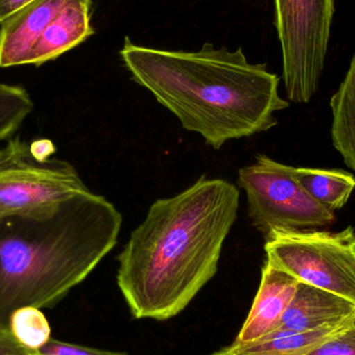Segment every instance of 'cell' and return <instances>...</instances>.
<instances>
[{"label": "cell", "instance_id": "6da1fadb", "mask_svg": "<svg viewBox=\"0 0 355 355\" xmlns=\"http://www.w3.org/2000/svg\"><path fill=\"white\" fill-rule=\"evenodd\" d=\"M239 200L235 184L204 175L151 205L118 257L116 282L133 317L173 318L214 277Z\"/></svg>", "mask_w": 355, "mask_h": 355}, {"label": "cell", "instance_id": "5bb4252c", "mask_svg": "<svg viewBox=\"0 0 355 355\" xmlns=\"http://www.w3.org/2000/svg\"><path fill=\"white\" fill-rule=\"evenodd\" d=\"M292 174L302 187L329 210L341 209L355 188V177L341 170L292 168Z\"/></svg>", "mask_w": 355, "mask_h": 355}, {"label": "cell", "instance_id": "8992f818", "mask_svg": "<svg viewBox=\"0 0 355 355\" xmlns=\"http://www.w3.org/2000/svg\"><path fill=\"white\" fill-rule=\"evenodd\" d=\"M335 0H275L283 79L290 101L309 103L324 69Z\"/></svg>", "mask_w": 355, "mask_h": 355}, {"label": "cell", "instance_id": "4fadbf2b", "mask_svg": "<svg viewBox=\"0 0 355 355\" xmlns=\"http://www.w3.org/2000/svg\"><path fill=\"white\" fill-rule=\"evenodd\" d=\"M331 139L346 166L355 171V53L339 89L331 99Z\"/></svg>", "mask_w": 355, "mask_h": 355}, {"label": "cell", "instance_id": "ffe728a7", "mask_svg": "<svg viewBox=\"0 0 355 355\" xmlns=\"http://www.w3.org/2000/svg\"><path fill=\"white\" fill-rule=\"evenodd\" d=\"M35 0H0V24Z\"/></svg>", "mask_w": 355, "mask_h": 355}, {"label": "cell", "instance_id": "5b68a950", "mask_svg": "<svg viewBox=\"0 0 355 355\" xmlns=\"http://www.w3.org/2000/svg\"><path fill=\"white\" fill-rule=\"evenodd\" d=\"M265 238L267 262L300 283L314 286L355 304L354 227L327 231H271Z\"/></svg>", "mask_w": 355, "mask_h": 355}, {"label": "cell", "instance_id": "d6986e66", "mask_svg": "<svg viewBox=\"0 0 355 355\" xmlns=\"http://www.w3.org/2000/svg\"><path fill=\"white\" fill-rule=\"evenodd\" d=\"M0 355H33L17 342L10 329L0 331Z\"/></svg>", "mask_w": 355, "mask_h": 355}, {"label": "cell", "instance_id": "7c38bea8", "mask_svg": "<svg viewBox=\"0 0 355 355\" xmlns=\"http://www.w3.org/2000/svg\"><path fill=\"white\" fill-rule=\"evenodd\" d=\"M354 320V319H352ZM310 333L275 331L258 341L232 345L211 355H304L346 329L350 323Z\"/></svg>", "mask_w": 355, "mask_h": 355}, {"label": "cell", "instance_id": "52a82bcc", "mask_svg": "<svg viewBox=\"0 0 355 355\" xmlns=\"http://www.w3.org/2000/svg\"><path fill=\"white\" fill-rule=\"evenodd\" d=\"M238 185L248 198V217L266 237L271 231H309L329 227L335 213L315 200L292 174V166L265 154L238 172Z\"/></svg>", "mask_w": 355, "mask_h": 355}, {"label": "cell", "instance_id": "ac0fdd59", "mask_svg": "<svg viewBox=\"0 0 355 355\" xmlns=\"http://www.w3.org/2000/svg\"><path fill=\"white\" fill-rule=\"evenodd\" d=\"M33 355H128L123 352H108V350L96 349L85 347L77 344L67 343L58 340L50 339L43 347Z\"/></svg>", "mask_w": 355, "mask_h": 355}, {"label": "cell", "instance_id": "9c48e42d", "mask_svg": "<svg viewBox=\"0 0 355 355\" xmlns=\"http://www.w3.org/2000/svg\"><path fill=\"white\" fill-rule=\"evenodd\" d=\"M71 0H35L6 19L0 28V67L22 66L44 31Z\"/></svg>", "mask_w": 355, "mask_h": 355}, {"label": "cell", "instance_id": "e0dca14e", "mask_svg": "<svg viewBox=\"0 0 355 355\" xmlns=\"http://www.w3.org/2000/svg\"><path fill=\"white\" fill-rule=\"evenodd\" d=\"M304 355H355V318L341 333Z\"/></svg>", "mask_w": 355, "mask_h": 355}, {"label": "cell", "instance_id": "3957f363", "mask_svg": "<svg viewBox=\"0 0 355 355\" xmlns=\"http://www.w3.org/2000/svg\"><path fill=\"white\" fill-rule=\"evenodd\" d=\"M122 223L91 190L44 214L0 218V331L19 309L64 300L116 248Z\"/></svg>", "mask_w": 355, "mask_h": 355}, {"label": "cell", "instance_id": "30bf717a", "mask_svg": "<svg viewBox=\"0 0 355 355\" xmlns=\"http://www.w3.org/2000/svg\"><path fill=\"white\" fill-rule=\"evenodd\" d=\"M354 318V302L300 282L295 295L277 331L310 333L344 324Z\"/></svg>", "mask_w": 355, "mask_h": 355}, {"label": "cell", "instance_id": "277c9868", "mask_svg": "<svg viewBox=\"0 0 355 355\" xmlns=\"http://www.w3.org/2000/svg\"><path fill=\"white\" fill-rule=\"evenodd\" d=\"M50 139H12L0 149V218L39 215L89 191L76 168L53 157Z\"/></svg>", "mask_w": 355, "mask_h": 355}, {"label": "cell", "instance_id": "9a60e30c", "mask_svg": "<svg viewBox=\"0 0 355 355\" xmlns=\"http://www.w3.org/2000/svg\"><path fill=\"white\" fill-rule=\"evenodd\" d=\"M10 331L25 349L35 352L51 339V327L41 309L25 306L10 316Z\"/></svg>", "mask_w": 355, "mask_h": 355}, {"label": "cell", "instance_id": "8fae6325", "mask_svg": "<svg viewBox=\"0 0 355 355\" xmlns=\"http://www.w3.org/2000/svg\"><path fill=\"white\" fill-rule=\"evenodd\" d=\"M93 0H71L52 21L33 47L27 64L41 66L74 49L95 33L92 26Z\"/></svg>", "mask_w": 355, "mask_h": 355}, {"label": "cell", "instance_id": "7a4b0ae2", "mask_svg": "<svg viewBox=\"0 0 355 355\" xmlns=\"http://www.w3.org/2000/svg\"><path fill=\"white\" fill-rule=\"evenodd\" d=\"M120 56L135 83L214 150L270 130L275 112L289 107L279 94V77L248 62L242 48L205 43L198 51L158 49L126 37Z\"/></svg>", "mask_w": 355, "mask_h": 355}, {"label": "cell", "instance_id": "ba28073f", "mask_svg": "<svg viewBox=\"0 0 355 355\" xmlns=\"http://www.w3.org/2000/svg\"><path fill=\"white\" fill-rule=\"evenodd\" d=\"M298 279L269 262H265L256 297L235 343L258 341L275 333L291 304Z\"/></svg>", "mask_w": 355, "mask_h": 355}, {"label": "cell", "instance_id": "2e32d148", "mask_svg": "<svg viewBox=\"0 0 355 355\" xmlns=\"http://www.w3.org/2000/svg\"><path fill=\"white\" fill-rule=\"evenodd\" d=\"M33 110L26 89L0 83V141L10 139Z\"/></svg>", "mask_w": 355, "mask_h": 355}]
</instances>
